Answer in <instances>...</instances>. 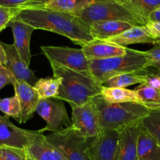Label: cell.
Here are the masks:
<instances>
[{
	"mask_svg": "<svg viewBox=\"0 0 160 160\" xmlns=\"http://www.w3.org/2000/svg\"><path fill=\"white\" fill-rule=\"evenodd\" d=\"M83 53L88 60L103 59L126 54L128 48L120 46L106 41L93 39L82 47Z\"/></svg>",
	"mask_w": 160,
	"mask_h": 160,
	"instance_id": "15",
	"label": "cell"
},
{
	"mask_svg": "<svg viewBox=\"0 0 160 160\" xmlns=\"http://www.w3.org/2000/svg\"><path fill=\"white\" fill-rule=\"evenodd\" d=\"M27 156L35 160H68L42 134L25 148Z\"/></svg>",
	"mask_w": 160,
	"mask_h": 160,
	"instance_id": "17",
	"label": "cell"
},
{
	"mask_svg": "<svg viewBox=\"0 0 160 160\" xmlns=\"http://www.w3.org/2000/svg\"><path fill=\"white\" fill-rule=\"evenodd\" d=\"M104 41L123 47L133 44L154 45L156 42L146 26H133L124 32Z\"/></svg>",
	"mask_w": 160,
	"mask_h": 160,
	"instance_id": "18",
	"label": "cell"
},
{
	"mask_svg": "<svg viewBox=\"0 0 160 160\" xmlns=\"http://www.w3.org/2000/svg\"><path fill=\"white\" fill-rule=\"evenodd\" d=\"M158 74H159V76H160V70H159V73H158Z\"/></svg>",
	"mask_w": 160,
	"mask_h": 160,
	"instance_id": "40",
	"label": "cell"
},
{
	"mask_svg": "<svg viewBox=\"0 0 160 160\" xmlns=\"http://www.w3.org/2000/svg\"><path fill=\"white\" fill-rule=\"evenodd\" d=\"M13 88L20 105V116L18 123H24L33 117L40 98L35 88L24 81L17 80Z\"/></svg>",
	"mask_w": 160,
	"mask_h": 160,
	"instance_id": "12",
	"label": "cell"
},
{
	"mask_svg": "<svg viewBox=\"0 0 160 160\" xmlns=\"http://www.w3.org/2000/svg\"><path fill=\"white\" fill-rule=\"evenodd\" d=\"M100 95L107 102L109 103L133 102L141 105L136 92L125 88H109L101 85Z\"/></svg>",
	"mask_w": 160,
	"mask_h": 160,
	"instance_id": "22",
	"label": "cell"
},
{
	"mask_svg": "<svg viewBox=\"0 0 160 160\" xmlns=\"http://www.w3.org/2000/svg\"><path fill=\"white\" fill-rule=\"evenodd\" d=\"M19 8H10L0 6V32L6 28L11 20L16 17Z\"/></svg>",
	"mask_w": 160,
	"mask_h": 160,
	"instance_id": "31",
	"label": "cell"
},
{
	"mask_svg": "<svg viewBox=\"0 0 160 160\" xmlns=\"http://www.w3.org/2000/svg\"><path fill=\"white\" fill-rule=\"evenodd\" d=\"M134 10L144 19L146 23L152 12L160 8V0H129Z\"/></svg>",
	"mask_w": 160,
	"mask_h": 160,
	"instance_id": "27",
	"label": "cell"
},
{
	"mask_svg": "<svg viewBox=\"0 0 160 160\" xmlns=\"http://www.w3.org/2000/svg\"><path fill=\"white\" fill-rule=\"evenodd\" d=\"M31 0H0V6L10 8H20Z\"/></svg>",
	"mask_w": 160,
	"mask_h": 160,
	"instance_id": "34",
	"label": "cell"
},
{
	"mask_svg": "<svg viewBox=\"0 0 160 160\" xmlns=\"http://www.w3.org/2000/svg\"><path fill=\"white\" fill-rule=\"evenodd\" d=\"M88 26L98 21H122L133 26H145L141 16L128 6L112 0H94L78 16Z\"/></svg>",
	"mask_w": 160,
	"mask_h": 160,
	"instance_id": "5",
	"label": "cell"
},
{
	"mask_svg": "<svg viewBox=\"0 0 160 160\" xmlns=\"http://www.w3.org/2000/svg\"><path fill=\"white\" fill-rule=\"evenodd\" d=\"M151 74L152 73L147 72V70H143V71L119 74L110 78L106 82L104 83L102 86L109 88H125L136 84H143L147 82Z\"/></svg>",
	"mask_w": 160,
	"mask_h": 160,
	"instance_id": "23",
	"label": "cell"
},
{
	"mask_svg": "<svg viewBox=\"0 0 160 160\" xmlns=\"http://www.w3.org/2000/svg\"><path fill=\"white\" fill-rule=\"evenodd\" d=\"M88 61L91 77L100 85L117 75L148 69L144 52L129 48L123 56Z\"/></svg>",
	"mask_w": 160,
	"mask_h": 160,
	"instance_id": "4",
	"label": "cell"
},
{
	"mask_svg": "<svg viewBox=\"0 0 160 160\" xmlns=\"http://www.w3.org/2000/svg\"><path fill=\"white\" fill-rule=\"evenodd\" d=\"M0 111L8 117H13L18 121L20 116V105L18 97L13 96L0 99Z\"/></svg>",
	"mask_w": 160,
	"mask_h": 160,
	"instance_id": "28",
	"label": "cell"
},
{
	"mask_svg": "<svg viewBox=\"0 0 160 160\" xmlns=\"http://www.w3.org/2000/svg\"><path fill=\"white\" fill-rule=\"evenodd\" d=\"M148 20L149 21L158 22V23H160V8L151 13V15L148 17Z\"/></svg>",
	"mask_w": 160,
	"mask_h": 160,
	"instance_id": "36",
	"label": "cell"
},
{
	"mask_svg": "<svg viewBox=\"0 0 160 160\" xmlns=\"http://www.w3.org/2000/svg\"><path fill=\"white\" fill-rule=\"evenodd\" d=\"M6 54L5 52L4 48H3V45L1 44V41H0V63L3 65H6Z\"/></svg>",
	"mask_w": 160,
	"mask_h": 160,
	"instance_id": "37",
	"label": "cell"
},
{
	"mask_svg": "<svg viewBox=\"0 0 160 160\" xmlns=\"http://www.w3.org/2000/svg\"><path fill=\"white\" fill-rule=\"evenodd\" d=\"M43 134L41 130L28 131L14 125L6 116H0V147L25 149Z\"/></svg>",
	"mask_w": 160,
	"mask_h": 160,
	"instance_id": "9",
	"label": "cell"
},
{
	"mask_svg": "<svg viewBox=\"0 0 160 160\" xmlns=\"http://www.w3.org/2000/svg\"><path fill=\"white\" fill-rule=\"evenodd\" d=\"M6 54L5 67L13 74L17 81H24L34 86L38 78L30 67L21 59L13 44H6L1 42Z\"/></svg>",
	"mask_w": 160,
	"mask_h": 160,
	"instance_id": "14",
	"label": "cell"
},
{
	"mask_svg": "<svg viewBox=\"0 0 160 160\" xmlns=\"http://www.w3.org/2000/svg\"><path fill=\"white\" fill-rule=\"evenodd\" d=\"M133 25L122 21H98L89 26L93 39L104 41L130 29Z\"/></svg>",
	"mask_w": 160,
	"mask_h": 160,
	"instance_id": "20",
	"label": "cell"
},
{
	"mask_svg": "<svg viewBox=\"0 0 160 160\" xmlns=\"http://www.w3.org/2000/svg\"><path fill=\"white\" fill-rule=\"evenodd\" d=\"M93 99V98H92ZM72 107V126L88 139L97 137L100 131L97 110L93 101Z\"/></svg>",
	"mask_w": 160,
	"mask_h": 160,
	"instance_id": "10",
	"label": "cell"
},
{
	"mask_svg": "<svg viewBox=\"0 0 160 160\" xmlns=\"http://www.w3.org/2000/svg\"><path fill=\"white\" fill-rule=\"evenodd\" d=\"M8 27L12 30L13 34V45L20 56L22 60L29 67L31 60V53L30 45L31 38L33 31H35L34 28L30 26L28 23L14 17Z\"/></svg>",
	"mask_w": 160,
	"mask_h": 160,
	"instance_id": "13",
	"label": "cell"
},
{
	"mask_svg": "<svg viewBox=\"0 0 160 160\" xmlns=\"http://www.w3.org/2000/svg\"><path fill=\"white\" fill-rule=\"evenodd\" d=\"M47 0H31V1L28 2L27 4L21 6V7H39V6H42V5L43 4L44 2H45Z\"/></svg>",
	"mask_w": 160,
	"mask_h": 160,
	"instance_id": "35",
	"label": "cell"
},
{
	"mask_svg": "<svg viewBox=\"0 0 160 160\" xmlns=\"http://www.w3.org/2000/svg\"><path fill=\"white\" fill-rule=\"evenodd\" d=\"M27 160H35V159H31V158H30L29 156H27Z\"/></svg>",
	"mask_w": 160,
	"mask_h": 160,
	"instance_id": "39",
	"label": "cell"
},
{
	"mask_svg": "<svg viewBox=\"0 0 160 160\" xmlns=\"http://www.w3.org/2000/svg\"><path fill=\"white\" fill-rule=\"evenodd\" d=\"M136 160H137V159H136Z\"/></svg>",
	"mask_w": 160,
	"mask_h": 160,
	"instance_id": "41",
	"label": "cell"
},
{
	"mask_svg": "<svg viewBox=\"0 0 160 160\" xmlns=\"http://www.w3.org/2000/svg\"><path fill=\"white\" fill-rule=\"evenodd\" d=\"M16 81L17 79L13 74L4 65L0 63V91L8 84H12L13 86Z\"/></svg>",
	"mask_w": 160,
	"mask_h": 160,
	"instance_id": "32",
	"label": "cell"
},
{
	"mask_svg": "<svg viewBox=\"0 0 160 160\" xmlns=\"http://www.w3.org/2000/svg\"><path fill=\"white\" fill-rule=\"evenodd\" d=\"M142 106L148 110L160 109V90L148 84H143L134 89Z\"/></svg>",
	"mask_w": 160,
	"mask_h": 160,
	"instance_id": "24",
	"label": "cell"
},
{
	"mask_svg": "<svg viewBox=\"0 0 160 160\" xmlns=\"http://www.w3.org/2000/svg\"><path fill=\"white\" fill-rule=\"evenodd\" d=\"M50 144L59 149L68 160H92L89 146L92 139L86 138L73 126L45 136Z\"/></svg>",
	"mask_w": 160,
	"mask_h": 160,
	"instance_id": "6",
	"label": "cell"
},
{
	"mask_svg": "<svg viewBox=\"0 0 160 160\" xmlns=\"http://www.w3.org/2000/svg\"><path fill=\"white\" fill-rule=\"evenodd\" d=\"M137 160H160V145L139 123L138 128Z\"/></svg>",
	"mask_w": 160,
	"mask_h": 160,
	"instance_id": "19",
	"label": "cell"
},
{
	"mask_svg": "<svg viewBox=\"0 0 160 160\" xmlns=\"http://www.w3.org/2000/svg\"><path fill=\"white\" fill-rule=\"evenodd\" d=\"M139 123L129 125L119 129L118 160H136Z\"/></svg>",
	"mask_w": 160,
	"mask_h": 160,
	"instance_id": "16",
	"label": "cell"
},
{
	"mask_svg": "<svg viewBox=\"0 0 160 160\" xmlns=\"http://www.w3.org/2000/svg\"><path fill=\"white\" fill-rule=\"evenodd\" d=\"M16 17L35 30L61 34L81 47L93 40L89 27L76 16L42 7H21Z\"/></svg>",
	"mask_w": 160,
	"mask_h": 160,
	"instance_id": "1",
	"label": "cell"
},
{
	"mask_svg": "<svg viewBox=\"0 0 160 160\" xmlns=\"http://www.w3.org/2000/svg\"><path fill=\"white\" fill-rule=\"evenodd\" d=\"M94 0H47L39 7L78 16Z\"/></svg>",
	"mask_w": 160,
	"mask_h": 160,
	"instance_id": "21",
	"label": "cell"
},
{
	"mask_svg": "<svg viewBox=\"0 0 160 160\" xmlns=\"http://www.w3.org/2000/svg\"><path fill=\"white\" fill-rule=\"evenodd\" d=\"M0 160H27V154L24 149L12 148V147H0Z\"/></svg>",
	"mask_w": 160,
	"mask_h": 160,
	"instance_id": "29",
	"label": "cell"
},
{
	"mask_svg": "<svg viewBox=\"0 0 160 160\" xmlns=\"http://www.w3.org/2000/svg\"><path fill=\"white\" fill-rule=\"evenodd\" d=\"M147 132L160 145V109L149 110V113L141 121Z\"/></svg>",
	"mask_w": 160,
	"mask_h": 160,
	"instance_id": "26",
	"label": "cell"
},
{
	"mask_svg": "<svg viewBox=\"0 0 160 160\" xmlns=\"http://www.w3.org/2000/svg\"><path fill=\"white\" fill-rule=\"evenodd\" d=\"M50 63L53 77L61 80L58 99L67 102L70 106H80L100 94L101 85L89 75L72 70L56 62Z\"/></svg>",
	"mask_w": 160,
	"mask_h": 160,
	"instance_id": "2",
	"label": "cell"
},
{
	"mask_svg": "<svg viewBox=\"0 0 160 160\" xmlns=\"http://www.w3.org/2000/svg\"><path fill=\"white\" fill-rule=\"evenodd\" d=\"M98 117L100 130H119L138 123L147 117L149 110L137 103L107 102L100 94L92 99Z\"/></svg>",
	"mask_w": 160,
	"mask_h": 160,
	"instance_id": "3",
	"label": "cell"
},
{
	"mask_svg": "<svg viewBox=\"0 0 160 160\" xmlns=\"http://www.w3.org/2000/svg\"><path fill=\"white\" fill-rule=\"evenodd\" d=\"M36 112L46 123V126L41 130L42 133L45 131L56 133L72 126L64 101L56 98L40 99Z\"/></svg>",
	"mask_w": 160,
	"mask_h": 160,
	"instance_id": "8",
	"label": "cell"
},
{
	"mask_svg": "<svg viewBox=\"0 0 160 160\" xmlns=\"http://www.w3.org/2000/svg\"><path fill=\"white\" fill-rule=\"evenodd\" d=\"M144 52L147 67H155L160 70V41L155 42L152 48Z\"/></svg>",
	"mask_w": 160,
	"mask_h": 160,
	"instance_id": "30",
	"label": "cell"
},
{
	"mask_svg": "<svg viewBox=\"0 0 160 160\" xmlns=\"http://www.w3.org/2000/svg\"><path fill=\"white\" fill-rule=\"evenodd\" d=\"M41 50L48 59L49 62H56L72 70L91 76L89 61L85 56L82 48L43 45L41 46Z\"/></svg>",
	"mask_w": 160,
	"mask_h": 160,
	"instance_id": "7",
	"label": "cell"
},
{
	"mask_svg": "<svg viewBox=\"0 0 160 160\" xmlns=\"http://www.w3.org/2000/svg\"><path fill=\"white\" fill-rule=\"evenodd\" d=\"M119 131L100 130L89 146L92 160H118Z\"/></svg>",
	"mask_w": 160,
	"mask_h": 160,
	"instance_id": "11",
	"label": "cell"
},
{
	"mask_svg": "<svg viewBox=\"0 0 160 160\" xmlns=\"http://www.w3.org/2000/svg\"><path fill=\"white\" fill-rule=\"evenodd\" d=\"M146 28L149 31L152 37L156 42L160 41V23L154 21H147L145 24Z\"/></svg>",
	"mask_w": 160,
	"mask_h": 160,
	"instance_id": "33",
	"label": "cell"
},
{
	"mask_svg": "<svg viewBox=\"0 0 160 160\" xmlns=\"http://www.w3.org/2000/svg\"><path fill=\"white\" fill-rule=\"evenodd\" d=\"M112 1L117 2H119V3H122V4H123V5H125V6H128L129 8H130V9H133V11H135L134 9H133V6H132L131 4H130V1H129V0H112ZM135 12H136V11H135ZM136 13H137V12H136ZM137 14H138V13H137ZM138 15H139V14H138ZM139 16H140V15H139ZM145 22H146V21H145Z\"/></svg>",
	"mask_w": 160,
	"mask_h": 160,
	"instance_id": "38",
	"label": "cell"
},
{
	"mask_svg": "<svg viewBox=\"0 0 160 160\" xmlns=\"http://www.w3.org/2000/svg\"><path fill=\"white\" fill-rule=\"evenodd\" d=\"M61 85V78L49 77L46 78H39L33 87L39 94L40 99H46L57 98Z\"/></svg>",
	"mask_w": 160,
	"mask_h": 160,
	"instance_id": "25",
	"label": "cell"
}]
</instances>
